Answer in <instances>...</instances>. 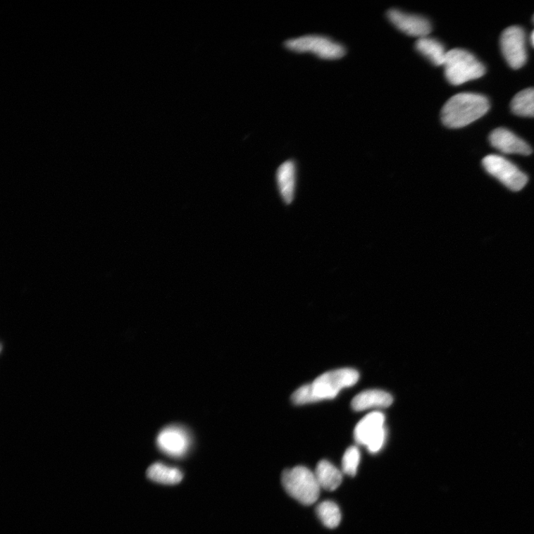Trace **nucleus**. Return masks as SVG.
<instances>
[{
    "mask_svg": "<svg viewBox=\"0 0 534 534\" xmlns=\"http://www.w3.org/2000/svg\"><path fill=\"white\" fill-rule=\"evenodd\" d=\"M514 113L521 117H534V88L526 89L515 95L511 101Z\"/></svg>",
    "mask_w": 534,
    "mask_h": 534,
    "instance_id": "obj_17",
    "label": "nucleus"
},
{
    "mask_svg": "<svg viewBox=\"0 0 534 534\" xmlns=\"http://www.w3.org/2000/svg\"><path fill=\"white\" fill-rule=\"evenodd\" d=\"M500 46L506 61L514 69L522 68L527 61L526 35L522 27L511 26L504 30Z\"/></svg>",
    "mask_w": 534,
    "mask_h": 534,
    "instance_id": "obj_8",
    "label": "nucleus"
},
{
    "mask_svg": "<svg viewBox=\"0 0 534 534\" xmlns=\"http://www.w3.org/2000/svg\"><path fill=\"white\" fill-rule=\"evenodd\" d=\"M385 421V415L381 412H373L364 416L356 426V442L366 447L370 453H378L386 440Z\"/></svg>",
    "mask_w": 534,
    "mask_h": 534,
    "instance_id": "obj_6",
    "label": "nucleus"
},
{
    "mask_svg": "<svg viewBox=\"0 0 534 534\" xmlns=\"http://www.w3.org/2000/svg\"><path fill=\"white\" fill-rule=\"evenodd\" d=\"M490 108L488 98L475 93L453 96L442 109L441 119L448 128L459 129L484 116Z\"/></svg>",
    "mask_w": 534,
    "mask_h": 534,
    "instance_id": "obj_2",
    "label": "nucleus"
},
{
    "mask_svg": "<svg viewBox=\"0 0 534 534\" xmlns=\"http://www.w3.org/2000/svg\"><path fill=\"white\" fill-rule=\"evenodd\" d=\"M316 514L321 523L329 528H335L341 523L342 514L339 506L332 501L320 503Z\"/></svg>",
    "mask_w": 534,
    "mask_h": 534,
    "instance_id": "obj_18",
    "label": "nucleus"
},
{
    "mask_svg": "<svg viewBox=\"0 0 534 534\" xmlns=\"http://www.w3.org/2000/svg\"><path fill=\"white\" fill-rule=\"evenodd\" d=\"M192 443L188 430L179 426H170L161 430L157 437L160 451L168 457L180 458L190 451Z\"/></svg>",
    "mask_w": 534,
    "mask_h": 534,
    "instance_id": "obj_9",
    "label": "nucleus"
},
{
    "mask_svg": "<svg viewBox=\"0 0 534 534\" xmlns=\"http://www.w3.org/2000/svg\"><path fill=\"white\" fill-rule=\"evenodd\" d=\"M533 22H534V16H533Z\"/></svg>",
    "mask_w": 534,
    "mask_h": 534,
    "instance_id": "obj_21",
    "label": "nucleus"
},
{
    "mask_svg": "<svg viewBox=\"0 0 534 534\" xmlns=\"http://www.w3.org/2000/svg\"><path fill=\"white\" fill-rule=\"evenodd\" d=\"M530 39H531V44L534 46V31L533 32V33L531 35Z\"/></svg>",
    "mask_w": 534,
    "mask_h": 534,
    "instance_id": "obj_20",
    "label": "nucleus"
},
{
    "mask_svg": "<svg viewBox=\"0 0 534 534\" xmlns=\"http://www.w3.org/2000/svg\"><path fill=\"white\" fill-rule=\"evenodd\" d=\"M447 80L454 86L479 79L485 74V67L471 52L454 49L447 52L444 63Z\"/></svg>",
    "mask_w": 534,
    "mask_h": 534,
    "instance_id": "obj_3",
    "label": "nucleus"
},
{
    "mask_svg": "<svg viewBox=\"0 0 534 534\" xmlns=\"http://www.w3.org/2000/svg\"><path fill=\"white\" fill-rule=\"evenodd\" d=\"M387 15L391 23L406 35L419 39L428 37L432 31L431 23L423 16L411 15L399 9H390Z\"/></svg>",
    "mask_w": 534,
    "mask_h": 534,
    "instance_id": "obj_10",
    "label": "nucleus"
},
{
    "mask_svg": "<svg viewBox=\"0 0 534 534\" xmlns=\"http://www.w3.org/2000/svg\"><path fill=\"white\" fill-rule=\"evenodd\" d=\"M147 474L151 481L164 485L178 484L184 477L178 468L166 466L161 462L153 464Z\"/></svg>",
    "mask_w": 534,
    "mask_h": 534,
    "instance_id": "obj_16",
    "label": "nucleus"
},
{
    "mask_svg": "<svg viewBox=\"0 0 534 534\" xmlns=\"http://www.w3.org/2000/svg\"><path fill=\"white\" fill-rule=\"evenodd\" d=\"M361 459V454L357 447H349L342 459V472L347 476H356Z\"/></svg>",
    "mask_w": 534,
    "mask_h": 534,
    "instance_id": "obj_19",
    "label": "nucleus"
},
{
    "mask_svg": "<svg viewBox=\"0 0 534 534\" xmlns=\"http://www.w3.org/2000/svg\"><path fill=\"white\" fill-rule=\"evenodd\" d=\"M359 373L354 369L343 368L322 374L312 384L299 387L292 396L296 404H305L334 399L344 388L357 383Z\"/></svg>",
    "mask_w": 534,
    "mask_h": 534,
    "instance_id": "obj_1",
    "label": "nucleus"
},
{
    "mask_svg": "<svg viewBox=\"0 0 534 534\" xmlns=\"http://www.w3.org/2000/svg\"><path fill=\"white\" fill-rule=\"evenodd\" d=\"M276 180L280 196L286 204H290L296 195L297 166L293 161L280 165L276 173Z\"/></svg>",
    "mask_w": 534,
    "mask_h": 534,
    "instance_id": "obj_12",
    "label": "nucleus"
},
{
    "mask_svg": "<svg viewBox=\"0 0 534 534\" xmlns=\"http://www.w3.org/2000/svg\"><path fill=\"white\" fill-rule=\"evenodd\" d=\"M282 485L287 494L305 505L314 504L320 496L321 487L315 473L304 466L285 471Z\"/></svg>",
    "mask_w": 534,
    "mask_h": 534,
    "instance_id": "obj_4",
    "label": "nucleus"
},
{
    "mask_svg": "<svg viewBox=\"0 0 534 534\" xmlns=\"http://www.w3.org/2000/svg\"><path fill=\"white\" fill-rule=\"evenodd\" d=\"M314 473L321 488L326 490H335L342 483V472L327 460L321 461Z\"/></svg>",
    "mask_w": 534,
    "mask_h": 534,
    "instance_id": "obj_14",
    "label": "nucleus"
},
{
    "mask_svg": "<svg viewBox=\"0 0 534 534\" xmlns=\"http://www.w3.org/2000/svg\"><path fill=\"white\" fill-rule=\"evenodd\" d=\"M285 46L298 53H312L325 60L340 59L345 54L342 45L333 39L320 35H305L285 42Z\"/></svg>",
    "mask_w": 534,
    "mask_h": 534,
    "instance_id": "obj_5",
    "label": "nucleus"
},
{
    "mask_svg": "<svg viewBox=\"0 0 534 534\" xmlns=\"http://www.w3.org/2000/svg\"><path fill=\"white\" fill-rule=\"evenodd\" d=\"M490 143L499 151L504 154H518L529 156L531 147L521 138L504 128H498L489 136Z\"/></svg>",
    "mask_w": 534,
    "mask_h": 534,
    "instance_id": "obj_11",
    "label": "nucleus"
},
{
    "mask_svg": "<svg viewBox=\"0 0 534 534\" xmlns=\"http://www.w3.org/2000/svg\"><path fill=\"white\" fill-rule=\"evenodd\" d=\"M392 403V397L388 392L379 390L363 391L352 401L353 409L362 411L373 407H387Z\"/></svg>",
    "mask_w": 534,
    "mask_h": 534,
    "instance_id": "obj_13",
    "label": "nucleus"
},
{
    "mask_svg": "<svg viewBox=\"0 0 534 534\" xmlns=\"http://www.w3.org/2000/svg\"><path fill=\"white\" fill-rule=\"evenodd\" d=\"M416 49L432 64L443 66L447 51L439 40L429 37L419 38L416 43Z\"/></svg>",
    "mask_w": 534,
    "mask_h": 534,
    "instance_id": "obj_15",
    "label": "nucleus"
},
{
    "mask_svg": "<svg viewBox=\"0 0 534 534\" xmlns=\"http://www.w3.org/2000/svg\"><path fill=\"white\" fill-rule=\"evenodd\" d=\"M483 166L488 174L512 191H520L527 185L528 176L516 165L502 156L490 154L483 160Z\"/></svg>",
    "mask_w": 534,
    "mask_h": 534,
    "instance_id": "obj_7",
    "label": "nucleus"
}]
</instances>
